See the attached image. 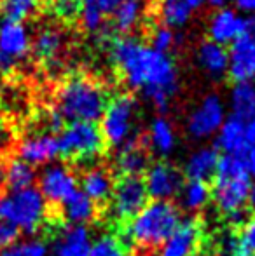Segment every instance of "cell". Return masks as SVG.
I'll use <instances>...</instances> for the list:
<instances>
[{
	"instance_id": "6da1fadb",
	"label": "cell",
	"mask_w": 255,
	"mask_h": 256,
	"mask_svg": "<svg viewBox=\"0 0 255 256\" xmlns=\"http://www.w3.org/2000/svg\"><path fill=\"white\" fill-rule=\"evenodd\" d=\"M110 56L126 84L140 91L154 106L166 110L178 89V72L168 54L131 37L117 38L110 46Z\"/></svg>"
},
{
	"instance_id": "7a4b0ae2",
	"label": "cell",
	"mask_w": 255,
	"mask_h": 256,
	"mask_svg": "<svg viewBox=\"0 0 255 256\" xmlns=\"http://www.w3.org/2000/svg\"><path fill=\"white\" fill-rule=\"evenodd\" d=\"M250 174L246 169L245 158L238 154H224L218 157L215 171V185L211 190V199L218 211L232 216L245 212L250 196Z\"/></svg>"
},
{
	"instance_id": "3957f363",
	"label": "cell",
	"mask_w": 255,
	"mask_h": 256,
	"mask_svg": "<svg viewBox=\"0 0 255 256\" xmlns=\"http://www.w3.org/2000/svg\"><path fill=\"white\" fill-rule=\"evenodd\" d=\"M107 92L98 82L86 77L65 80L56 94V110L65 120L96 122L107 108Z\"/></svg>"
},
{
	"instance_id": "277c9868",
	"label": "cell",
	"mask_w": 255,
	"mask_h": 256,
	"mask_svg": "<svg viewBox=\"0 0 255 256\" xmlns=\"http://www.w3.org/2000/svg\"><path fill=\"white\" fill-rule=\"evenodd\" d=\"M182 222L180 211L173 202L152 200L128 222L126 234L140 248H161Z\"/></svg>"
},
{
	"instance_id": "5b68a950",
	"label": "cell",
	"mask_w": 255,
	"mask_h": 256,
	"mask_svg": "<svg viewBox=\"0 0 255 256\" xmlns=\"http://www.w3.org/2000/svg\"><path fill=\"white\" fill-rule=\"evenodd\" d=\"M48 220V200L39 188L7 190L0 194V222L20 232L35 234Z\"/></svg>"
},
{
	"instance_id": "8992f818",
	"label": "cell",
	"mask_w": 255,
	"mask_h": 256,
	"mask_svg": "<svg viewBox=\"0 0 255 256\" xmlns=\"http://www.w3.org/2000/svg\"><path fill=\"white\" fill-rule=\"evenodd\" d=\"M60 155L74 160H93L103 152L105 138L96 122H70L58 138Z\"/></svg>"
},
{
	"instance_id": "52a82bcc",
	"label": "cell",
	"mask_w": 255,
	"mask_h": 256,
	"mask_svg": "<svg viewBox=\"0 0 255 256\" xmlns=\"http://www.w3.org/2000/svg\"><path fill=\"white\" fill-rule=\"evenodd\" d=\"M136 120V102L129 94H119L107 103L102 115V134L105 142L112 146L123 148L133 142Z\"/></svg>"
},
{
	"instance_id": "ba28073f",
	"label": "cell",
	"mask_w": 255,
	"mask_h": 256,
	"mask_svg": "<svg viewBox=\"0 0 255 256\" xmlns=\"http://www.w3.org/2000/svg\"><path fill=\"white\" fill-rule=\"evenodd\" d=\"M145 183L140 176H121L119 182L114 183L110 196V212L119 222H129L147 206Z\"/></svg>"
},
{
	"instance_id": "9c48e42d",
	"label": "cell",
	"mask_w": 255,
	"mask_h": 256,
	"mask_svg": "<svg viewBox=\"0 0 255 256\" xmlns=\"http://www.w3.org/2000/svg\"><path fill=\"white\" fill-rule=\"evenodd\" d=\"M32 49V37L21 21L0 23V72L9 74Z\"/></svg>"
},
{
	"instance_id": "30bf717a",
	"label": "cell",
	"mask_w": 255,
	"mask_h": 256,
	"mask_svg": "<svg viewBox=\"0 0 255 256\" xmlns=\"http://www.w3.org/2000/svg\"><path fill=\"white\" fill-rule=\"evenodd\" d=\"M225 118V104L220 96L208 94L189 115L187 131L196 140H208L217 134Z\"/></svg>"
},
{
	"instance_id": "8fae6325",
	"label": "cell",
	"mask_w": 255,
	"mask_h": 256,
	"mask_svg": "<svg viewBox=\"0 0 255 256\" xmlns=\"http://www.w3.org/2000/svg\"><path fill=\"white\" fill-rule=\"evenodd\" d=\"M39 192L48 202L63 204L77 192V176L65 164H48L37 176Z\"/></svg>"
},
{
	"instance_id": "7c38bea8",
	"label": "cell",
	"mask_w": 255,
	"mask_h": 256,
	"mask_svg": "<svg viewBox=\"0 0 255 256\" xmlns=\"http://www.w3.org/2000/svg\"><path fill=\"white\" fill-rule=\"evenodd\" d=\"M143 183H145L149 197H152L154 200L171 202V199L180 194L182 186H184V178L175 166L168 164V162H156V164L149 166Z\"/></svg>"
},
{
	"instance_id": "4fadbf2b",
	"label": "cell",
	"mask_w": 255,
	"mask_h": 256,
	"mask_svg": "<svg viewBox=\"0 0 255 256\" xmlns=\"http://www.w3.org/2000/svg\"><path fill=\"white\" fill-rule=\"evenodd\" d=\"M203 226L197 220H182L175 232L159 248V256H194L201 248Z\"/></svg>"
},
{
	"instance_id": "5bb4252c",
	"label": "cell",
	"mask_w": 255,
	"mask_h": 256,
	"mask_svg": "<svg viewBox=\"0 0 255 256\" xmlns=\"http://www.w3.org/2000/svg\"><path fill=\"white\" fill-rule=\"evenodd\" d=\"M246 34V18L231 7L217 9L208 23V37L211 42L227 46Z\"/></svg>"
},
{
	"instance_id": "9a60e30c",
	"label": "cell",
	"mask_w": 255,
	"mask_h": 256,
	"mask_svg": "<svg viewBox=\"0 0 255 256\" xmlns=\"http://www.w3.org/2000/svg\"><path fill=\"white\" fill-rule=\"evenodd\" d=\"M91 232L82 225H63L56 232L49 248L51 256H89L91 251Z\"/></svg>"
},
{
	"instance_id": "2e32d148",
	"label": "cell",
	"mask_w": 255,
	"mask_h": 256,
	"mask_svg": "<svg viewBox=\"0 0 255 256\" xmlns=\"http://www.w3.org/2000/svg\"><path fill=\"white\" fill-rule=\"evenodd\" d=\"M227 74L234 82H253L255 78V44L248 35H243L231 44Z\"/></svg>"
},
{
	"instance_id": "e0dca14e",
	"label": "cell",
	"mask_w": 255,
	"mask_h": 256,
	"mask_svg": "<svg viewBox=\"0 0 255 256\" xmlns=\"http://www.w3.org/2000/svg\"><path fill=\"white\" fill-rule=\"evenodd\" d=\"M18 155L30 166H48L60 155L58 138L51 134L27 136L18 145Z\"/></svg>"
},
{
	"instance_id": "ac0fdd59",
	"label": "cell",
	"mask_w": 255,
	"mask_h": 256,
	"mask_svg": "<svg viewBox=\"0 0 255 256\" xmlns=\"http://www.w3.org/2000/svg\"><path fill=\"white\" fill-rule=\"evenodd\" d=\"M81 192L93 200L95 204L105 202L110 199L114 190V180L110 171L102 166H93L86 169L81 176Z\"/></svg>"
},
{
	"instance_id": "d6986e66",
	"label": "cell",
	"mask_w": 255,
	"mask_h": 256,
	"mask_svg": "<svg viewBox=\"0 0 255 256\" xmlns=\"http://www.w3.org/2000/svg\"><path fill=\"white\" fill-rule=\"evenodd\" d=\"M218 164V154L211 146H201L194 150L185 160V176L191 182H206L211 176H215Z\"/></svg>"
},
{
	"instance_id": "ffe728a7",
	"label": "cell",
	"mask_w": 255,
	"mask_h": 256,
	"mask_svg": "<svg viewBox=\"0 0 255 256\" xmlns=\"http://www.w3.org/2000/svg\"><path fill=\"white\" fill-rule=\"evenodd\" d=\"M217 146L224 150V154L243 155L248 148L245 134V120L236 117H227L217 132Z\"/></svg>"
},
{
	"instance_id": "44dd1931",
	"label": "cell",
	"mask_w": 255,
	"mask_h": 256,
	"mask_svg": "<svg viewBox=\"0 0 255 256\" xmlns=\"http://www.w3.org/2000/svg\"><path fill=\"white\" fill-rule=\"evenodd\" d=\"M62 214L67 225H82L86 226L91 223L98 214V208L89 197H86L82 192H75L70 199H67L62 204Z\"/></svg>"
},
{
	"instance_id": "7402d4cb",
	"label": "cell",
	"mask_w": 255,
	"mask_h": 256,
	"mask_svg": "<svg viewBox=\"0 0 255 256\" xmlns=\"http://www.w3.org/2000/svg\"><path fill=\"white\" fill-rule=\"evenodd\" d=\"M197 63L210 77H222L227 74L229 52L224 46L206 40L197 48Z\"/></svg>"
},
{
	"instance_id": "603a6c76",
	"label": "cell",
	"mask_w": 255,
	"mask_h": 256,
	"mask_svg": "<svg viewBox=\"0 0 255 256\" xmlns=\"http://www.w3.org/2000/svg\"><path fill=\"white\" fill-rule=\"evenodd\" d=\"M116 168L121 176H140L149 169V155L140 142L133 140L119 150L116 158Z\"/></svg>"
},
{
	"instance_id": "cb8c5ba5",
	"label": "cell",
	"mask_w": 255,
	"mask_h": 256,
	"mask_svg": "<svg viewBox=\"0 0 255 256\" xmlns=\"http://www.w3.org/2000/svg\"><path fill=\"white\" fill-rule=\"evenodd\" d=\"M229 108L232 117L246 120L255 114V84L253 82H234L229 92Z\"/></svg>"
},
{
	"instance_id": "d4e9b609",
	"label": "cell",
	"mask_w": 255,
	"mask_h": 256,
	"mask_svg": "<svg viewBox=\"0 0 255 256\" xmlns=\"http://www.w3.org/2000/svg\"><path fill=\"white\" fill-rule=\"evenodd\" d=\"M150 148L157 155H170L177 145V134L171 122L164 117H157L152 120L149 129Z\"/></svg>"
},
{
	"instance_id": "484cf974",
	"label": "cell",
	"mask_w": 255,
	"mask_h": 256,
	"mask_svg": "<svg viewBox=\"0 0 255 256\" xmlns=\"http://www.w3.org/2000/svg\"><path fill=\"white\" fill-rule=\"evenodd\" d=\"M147 10V0H121L114 10V26L119 32H131L138 26Z\"/></svg>"
},
{
	"instance_id": "4316f807",
	"label": "cell",
	"mask_w": 255,
	"mask_h": 256,
	"mask_svg": "<svg viewBox=\"0 0 255 256\" xmlns=\"http://www.w3.org/2000/svg\"><path fill=\"white\" fill-rule=\"evenodd\" d=\"M35 182H37L35 168L27 164L25 160H21L20 157L11 158L6 164V183L9 186V190L32 188Z\"/></svg>"
},
{
	"instance_id": "83f0119b",
	"label": "cell",
	"mask_w": 255,
	"mask_h": 256,
	"mask_svg": "<svg viewBox=\"0 0 255 256\" xmlns=\"http://www.w3.org/2000/svg\"><path fill=\"white\" fill-rule=\"evenodd\" d=\"M34 52L41 60H53L63 48V35L60 30L53 26H46L37 32L34 42H32Z\"/></svg>"
},
{
	"instance_id": "f1b7e54d",
	"label": "cell",
	"mask_w": 255,
	"mask_h": 256,
	"mask_svg": "<svg viewBox=\"0 0 255 256\" xmlns=\"http://www.w3.org/2000/svg\"><path fill=\"white\" fill-rule=\"evenodd\" d=\"M211 200V188L206 182H191L184 183L180 190V202L187 211H201Z\"/></svg>"
},
{
	"instance_id": "f546056e",
	"label": "cell",
	"mask_w": 255,
	"mask_h": 256,
	"mask_svg": "<svg viewBox=\"0 0 255 256\" xmlns=\"http://www.w3.org/2000/svg\"><path fill=\"white\" fill-rule=\"evenodd\" d=\"M192 9L184 0H159V16L163 24L171 30L182 28L191 20Z\"/></svg>"
},
{
	"instance_id": "4dcf8cb0",
	"label": "cell",
	"mask_w": 255,
	"mask_h": 256,
	"mask_svg": "<svg viewBox=\"0 0 255 256\" xmlns=\"http://www.w3.org/2000/svg\"><path fill=\"white\" fill-rule=\"evenodd\" d=\"M41 6V0H0V10L6 20L21 21L32 16Z\"/></svg>"
},
{
	"instance_id": "1f68e13d",
	"label": "cell",
	"mask_w": 255,
	"mask_h": 256,
	"mask_svg": "<svg viewBox=\"0 0 255 256\" xmlns=\"http://www.w3.org/2000/svg\"><path fill=\"white\" fill-rule=\"evenodd\" d=\"M89 256H129V253L116 236L103 234L93 240Z\"/></svg>"
},
{
	"instance_id": "d6a6232c",
	"label": "cell",
	"mask_w": 255,
	"mask_h": 256,
	"mask_svg": "<svg viewBox=\"0 0 255 256\" xmlns=\"http://www.w3.org/2000/svg\"><path fill=\"white\" fill-rule=\"evenodd\" d=\"M0 256H51L49 254V246L41 239H30L18 240L16 244H13L7 250L0 251Z\"/></svg>"
},
{
	"instance_id": "836d02e7",
	"label": "cell",
	"mask_w": 255,
	"mask_h": 256,
	"mask_svg": "<svg viewBox=\"0 0 255 256\" xmlns=\"http://www.w3.org/2000/svg\"><path fill=\"white\" fill-rule=\"evenodd\" d=\"M175 40H177V35L171 28L168 26H157L156 30L152 32V37H150V48L157 52H170L175 46Z\"/></svg>"
},
{
	"instance_id": "e575fe53",
	"label": "cell",
	"mask_w": 255,
	"mask_h": 256,
	"mask_svg": "<svg viewBox=\"0 0 255 256\" xmlns=\"http://www.w3.org/2000/svg\"><path fill=\"white\" fill-rule=\"evenodd\" d=\"M243 256H255V214L245 220L238 234Z\"/></svg>"
},
{
	"instance_id": "d590c367",
	"label": "cell",
	"mask_w": 255,
	"mask_h": 256,
	"mask_svg": "<svg viewBox=\"0 0 255 256\" xmlns=\"http://www.w3.org/2000/svg\"><path fill=\"white\" fill-rule=\"evenodd\" d=\"M84 0H51V7L62 20H75L81 14Z\"/></svg>"
},
{
	"instance_id": "8d00e7d4",
	"label": "cell",
	"mask_w": 255,
	"mask_h": 256,
	"mask_svg": "<svg viewBox=\"0 0 255 256\" xmlns=\"http://www.w3.org/2000/svg\"><path fill=\"white\" fill-rule=\"evenodd\" d=\"M218 254L220 256H243L238 236H234V234L222 236V239L218 240Z\"/></svg>"
},
{
	"instance_id": "74e56055",
	"label": "cell",
	"mask_w": 255,
	"mask_h": 256,
	"mask_svg": "<svg viewBox=\"0 0 255 256\" xmlns=\"http://www.w3.org/2000/svg\"><path fill=\"white\" fill-rule=\"evenodd\" d=\"M20 240V230L6 222H0V251L7 250Z\"/></svg>"
},
{
	"instance_id": "f35d334b",
	"label": "cell",
	"mask_w": 255,
	"mask_h": 256,
	"mask_svg": "<svg viewBox=\"0 0 255 256\" xmlns=\"http://www.w3.org/2000/svg\"><path fill=\"white\" fill-rule=\"evenodd\" d=\"M119 2L121 0H84V6L93 7V9L98 10L103 16H109V14H114Z\"/></svg>"
},
{
	"instance_id": "ab89813d",
	"label": "cell",
	"mask_w": 255,
	"mask_h": 256,
	"mask_svg": "<svg viewBox=\"0 0 255 256\" xmlns=\"http://www.w3.org/2000/svg\"><path fill=\"white\" fill-rule=\"evenodd\" d=\"M63 122L65 118L62 117V114H60L56 108H51V110L48 112V115H46V124H48V128L51 129L53 132H62L63 131Z\"/></svg>"
},
{
	"instance_id": "60d3db41",
	"label": "cell",
	"mask_w": 255,
	"mask_h": 256,
	"mask_svg": "<svg viewBox=\"0 0 255 256\" xmlns=\"http://www.w3.org/2000/svg\"><path fill=\"white\" fill-rule=\"evenodd\" d=\"M243 158H245L246 169H248V174L255 176V145L248 146L243 154Z\"/></svg>"
},
{
	"instance_id": "b9f144b4",
	"label": "cell",
	"mask_w": 255,
	"mask_h": 256,
	"mask_svg": "<svg viewBox=\"0 0 255 256\" xmlns=\"http://www.w3.org/2000/svg\"><path fill=\"white\" fill-rule=\"evenodd\" d=\"M245 134H246V142L248 146L255 145V114L252 117H248L245 120Z\"/></svg>"
},
{
	"instance_id": "7bdbcfd3",
	"label": "cell",
	"mask_w": 255,
	"mask_h": 256,
	"mask_svg": "<svg viewBox=\"0 0 255 256\" xmlns=\"http://www.w3.org/2000/svg\"><path fill=\"white\" fill-rule=\"evenodd\" d=\"M239 14H250L255 16V0H234Z\"/></svg>"
},
{
	"instance_id": "ee69618b",
	"label": "cell",
	"mask_w": 255,
	"mask_h": 256,
	"mask_svg": "<svg viewBox=\"0 0 255 256\" xmlns=\"http://www.w3.org/2000/svg\"><path fill=\"white\" fill-rule=\"evenodd\" d=\"M246 35L253 40L255 44V16H252L250 20H246Z\"/></svg>"
},
{
	"instance_id": "f6af8a7d",
	"label": "cell",
	"mask_w": 255,
	"mask_h": 256,
	"mask_svg": "<svg viewBox=\"0 0 255 256\" xmlns=\"http://www.w3.org/2000/svg\"><path fill=\"white\" fill-rule=\"evenodd\" d=\"M204 2H206L208 6L215 7V9H222V7H227V4L231 2V0H204Z\"/></svg>"
},
{
	"instance_id": "bcb514c9",
	"label": "cell",
	"mask_w": 255,
	"mask_h": 256,
	"mask_svg": "<svg viewBox=\"0 0 255 256\" xmlns=\"http://www.w3.org/2000/svg\"><path fill=\"white\" fill-rule=\"evenodd\" d=\"M248 204L250 208L255 211V182L252 183V186H250V196H248Z\"/></svg>"
},
{
	"instance_id": "7dc6e473",
	"label": "cell",
	"mask_w": 255,
	"mask_h": 256,
	"mask_svg": "<svg viewBox=\"0 0 255 256\" xmlns=\"http://www.w3.org/2000/svg\"><path fill=\"white\" fill-rule=\"evenodd\" d=\"M184 2L187 4V6L194 10V9H199V7L204 4V0H184Z\"/></svg>"
},
{
	"instance_id": "c3c4849f",
	"label": "cell",
	"mask_w": 255,
	"mask_h": 256,
	"mask_svg": "<svg viewBox=\"0 0 255 256\" xmlns=\"http://www.w3.org/2000/svg\"><path fill=\"white\" fill-rule=\"evenodd\" d=\"M4 183H6V166L0 162V188H2Z\"/></svg>"
},
{
	"instance_id": "681fc988",
	"label": "cell",
	"mask_w": 255,
	"mask_h": 256,
	"mask_svg": "<svg viewBox=\"0 0 255 256\" xmlns=\"http://www.w3.org/2000/svg\"><path fill=\"white\" fill-rule=\"evenodd\" d=\"M2 145H4V134L0 132V148H2Z\"/></svg>"
},
{
	"instance_id": "f907efd6",
	"label": "cell",
	"mask_w": 255,
	"mask_h": 256,
	"mask_svg": "<svg viewBox=\"0 0 255 256\" xmlns=\"http://www.w3.org/2000/svg\"><path fill=\"white\" fill-rule=\"evenodd\" d=\"M0 91H2V77H0Z\"/></svg>"
},
{
	"instance_id": "816d5d0a",
	"label": "cell",
	"mask_w": 255,
	"mask_h": 256,
	"mask_svg": "<svg viewBox=\"0 0 255 256\" xmlns=\"http://www.w3.org/2000/svg\"><path fill=\"white\" fill-rule=\"evenodd\" d=\"M0 126H2V114H0Z\"/></svg>"
},
{
	"instance_id": "f5cc1de1",
	"label": "cell",
	"mask_w": 255,
	"mask_h": 256,
	"mask_svg": "<svg viewBox=\"0 0 255 256\" xmlns=\"http://www.w3.org/2000/svg\"><path fill=\"white\" fill-rule=\"evenodd\" d=\"M253 84H255V82H253Z\"/></svg>"
}]
</instances>
